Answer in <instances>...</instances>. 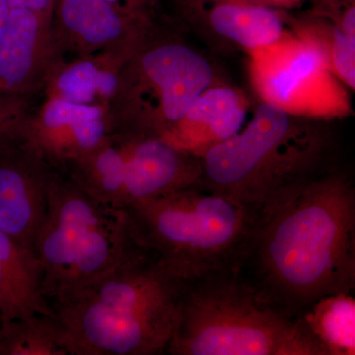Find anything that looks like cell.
I'll list each match as a JSON object with an SVG mask.
<instances>
[{
	"mask_svg": "<svg viewBox=\"0 0 355 355\" xmlns=\"http://www.w3.org/2000/svg\"><path fill=\"white\" fill-rule=\"evenodd\" d=\"M312 3L310 15L331 21L355 43V0H312Z\"/></svg>",
	"mask_w": 355,
	"mask_h": 355,
	"instance_id": "cell-22",
	"label": "cell"
},
{
	"mask_svg": "<svg viewBox=\"0 0 355 355\" xmlns=\"http://www.w3.org/2000/svg\"><path fill=\"white\" fill-rule=\"evenodd\" d=\"M2 324H3V320H2L1 315H0V331H1Z\"/></svg>",
	"mask_w": 355,
	"mask_h": 355,
	"instance_id": "cell-27",
	"label": "cell"
},
{
	"mask_svg": "<svg viewBox=\"0 0 355 355\" xmlns=\"http://www.w3.org/2000/svg\"><path fill=\"white\" fill-rule=\"evenodd\" d=\"M36 314H55L42 291L34 251L0 231V315L3 323Z\"/></svg>",
	"mask_w": 355,
	"mask_h": 355,
	"instance_id": "cell-17",
	"label": "cell"
},
{
	"mask_svg": "<svg viewBox=\"0 0 355 355\" xmlns=\"http://www.w3.org/2000/svg\"><path fill=\"white\" fill-rule=\"evenodd\" d=\"M121 12L132 17L154 21L156 0H107Z\"/></svg>",
	"mask_w": 355,
	"mask_h": 355,
	"instance_id": "cell-23",
	"label": "cell"
},
{
	"mask_svg": "<svg viewBox=\"0 0 355 355\" xmlns=\"http://www.w3.org/2000/svg\"><path fill=\"white\" fill-rule=\"evenodd\" d=\"M298 318L327 354H355V299L352 293L324 296Z\"/></svg>",
	"mask_w": 355,
	"mask_h": 355,
	"instance_id": "cell-19",
	"label": "cell"
},
{
	"mask_svg": "<svg viewBox=\"0 0 355 355\" xmlns=\"http://www.w3.org/2000/svg\"><path fill=\"white\" fill-rule=\"evenodd\" d=\"M178 6L193 27L248 57L293 33L286 15L251 0H178Z\"/></svg>",
	"mask_w": 355,
	"mask_h": 355,
	"instance_id": "cell-14",
	"label": "cell"
},
{
	"mask_svg": "<svg viewBox=\"0 0 355 355\" xmlns=\"http://www.w3.org/2000/svg\"><path fill=\"white\" fill-rule=\"evenodd\" d=\"M113 132L109 107L44 98L17 137L55 171L67 173Z\"/></svg>",
	"mask_w": 355,
	"mask_h": 355,
	"instance_id": "cell-10",
	"label": "cell"
},
{
	"mask_svg": "<svg viewBox=\"0 0 355 355\" xmlns=\"http://www.w3.org/2000/svg\"><path fill=\"white\" fill-rule=\"evenodd\" d=\"M53 26L65 60L135 50L156 29L154 21L128 16L107 0H55Z\"/></svg>",
	"mask_w": 355,
	"mask_h": 355,
	"instance_id": "cell-13",
	"label": "cell"
},
{
	"mask_svg": "<svg viewBox=\"0 0 355 355\" xmlns=\"http://www.w3.org/2000/svg\"><path fill=\"white\" fill-rule=\"evenodd\" d=\"M261 6L272 7V8H291L298 6L303 0H251Z\"/></svg>",
	"mask_w": 355,
	"mask_h": 355,
	"instance_id": "cell-25",
	"label": "cell"
},
{
	"mask_svg": "<svg viewBox=\"0 0 355 355\" xmlns=\"http://www.w3.org/2000/svg\"><path fill=\"white\" fill-rule=\"evenodd\" d=\"M248 109L249 101L242 90L223 83L214 84L161 139L184 153L202 158L212 147L241 130Z\"/></svg>",
	"mask_w": 355,
	"mask_h": 355,
	"instance_id": "cell-15",
	"label": "cell"
},
{
	"mask_svg": "<svg viewBox=\"0 0 355 355\" xmlns=\"http://www.w3.org/2000/svg\"><path fill=\"white\" fill-rule=\"evenodd\" d=\"M238 272L298 318L324 296L355 288V187L334 165L253 209Z\"/></svg>",
	"mask_w": 355,
	"mask_h": 355,
	"instance_id": "cell-1",
	"label": "cell"
},
{
	"mask_svg": "<svg viewBox=\"0 0 355 355\" xmlns=\"http://www.w3.org/2000/svg\"><path fill=\"white\" fill-rule=\"evenodd\" d=\"M0 354L76 355V350L69 330L55 313L3 323Z\"/></svg>",
	"mask_w": 355,
	"mask_h": 355,
	"instance_id": "cell-18",
	"label": "cell"
},
{
	"mask_svg": "<svg viewBox=\"0 0 355 355\" xmlns=\"http://www.w3.org/2000/svg\"><path fill=\"white\" fill-rule=\"evenodd\" d=\"M11 7H24L37 12L53 15L55 0H7Z\"/></svg>",
	"mask_w": 355,
	"mask_h": 355,
	"instance_id": "cell-24",
	"label": "cell"
},
{
	"mask_svg": "<svg viewBox=\"0 0 355 355\" xmlns=\"http://www.w3.org/2000/svg\"><path fill=\"white\" fill-rule=\"evenodd\" d=\"M249 77L261 103L296 118L327 121L352 114L347 86L331 72L321 48L304 35L293 31L249 55Z\"/></svg>",
	"mask_w": 355,
	"mask_h": 355,
	"instance_id": "cell-9",
	"label": "cell"
},
{
	"mask_svg": "<svg viewBox=\"0 0 355 355\" xmlns=\"http://www.w3.org/2000/svg\"><path fill=\"white\" fill-rule=\"evenodd\" d=\"M133 237L182 282L238 270L253 209L202 187H191L130 205Z\"/></svg>",
	"mask_w": 355,
	"mask_h": 355,
	"instance_id": "cell-5",
	"label": "cell"
},
{
	"mask_svg": "<svg viewBox=\"0 0 355 355\" xmlns=\"http://www.w3.org/2000/svg\"><path fill=\"white\" fill-rule=\"evenodd\" d=\"M218 83L216 70L200 51L155 29L121 70L109 105L113 132L161 139Z\"/></svg>",
	"mask_w": 355,
	"mask_h": 355,
	"instance_id": "cell-7",
	"label": "cell"
},
{
	"mask_svg": "<svg viewBox=\"0 0 355 355\" xmlns=\"http://www.w3.org/2000/svg\"><path fill=\"white\" fill-rule=\"evenodd\" d=\"M183 287L140 248L53 310L76 355L163 354L179 321Z\"/></svg>",
	"mask_w": 355,
	"mask_h": 355,
	"instance_id": "cell-2",
	"label": "cell"
},
{
	"mask_svg": "<svg viewBox=\"0 0 355 355\" xmlns=\"http://www.w3.org/2000/svg\"><path fill=\"white\" fill-rule=\"evenodd\" d=\"M53 172L17 135L0 140V231L32 251Z\"/></svg>",
	"mask_w": 355,
	"mask_h": 355,
	"instance_id": "cell-12",
	"label": "cell"
},
{
	"mask_svg": "<svg viewBox=\"0 0 355 355\" xmlns=\"http://www.w3.org/2000/svg\"><path fill=\"white\" fill-rule=\"evenodd\" d=\"M135 50H110L64 60L44 88V98L109 107L119 76Z\"/></svg>",
	"mask_w": 355,
	"mask_h": 355,
	"instance_id": "cell-16",
	"label": "cell"
},
{
	"mask_svg": "<svg viewBox=\"0 0 355 355\" xmlns=\"http://www.w3.org/2000/svg\"><path fill=\"white\" fill-rule=\"evenodd\" d=\"M291 29L312 39L321 48L336 78L347 88H355V43L331 21L310 15L304 19H289Z\"/></svg>",
	"mask_w": 355,
	"mask_h": 355,
	"instance_id": "cell-20",
	"label": "cell"
},
{
	"mask_svg": "<svg viewBox=\"0 0 355 355\" xmlns=\"http://www.w3.org/2000/svg\"><path fill=\"white\" fill-rule=\"evenodd\" d=\"M171 355H328L299 318L268 302L236 270L184 282Z\"/></svg>",
	"mask_w": 355,
	"mask_h": 355,
	"instance_id": "cell-3",
	"label": "cell"
},
{
	"mask_svg": "<svg viewBox=\"0 0 355 355\" xmlns=\"http://www.w3.org/2000/svg\"><path fill=\"white\" fill-rule=\"evenodd\" d=\"M34 109L32 96L0 94V140L17 135Z\"/></svg>",
	"mask_w": 355,
	"mask_h": 355,
	"instance_id": "cell-21",
	"label": "cell"
},
{
	"mask_svg": "<svg viewBox=\"0 0 355 355\" xmlns=\"http://www.w3.org/2000/svg\"><path fill=\"white\" fill-rule=\"evenodd\" d=\"M67 176L90 197L116 209L202 187V159L150 135L116 130L79 159Z\"/></svg>",
	"mask_w": 355,
	"mask_h": 355,
	"instance_id": "cell-8",
	"label": "cell"
},
{
	"mask_svg": "<svg viewBox=\"0 0 355 355\" xmlns=\"http://www.w3.org/2000/svg\"><path fill=\"white\" fill-rule=\"evenodd\" d=\"M64 60L53 15L11 7L0 44V94L34 97Z\"/></svg>",
	"mask_w": 355,
	"mask_h": 355,
	"instance_id": "cell-11",
	"label": "cell"
},
{
	"mask_svg": "<svg viewBox=\"0 0 355 355\" xmlns=\"http://www.w3.org/2000/svg\"><path fill=\"white\" fill-rule=\"evenodd\" d=\"M125 209L90 197L55 171L34 243L42 291L51 308L67 302L140 249Z\"/></svg>",
	"mask_w": 355,
	"mask_h": 355,
	"instance_id": "cell-6",
	"label": "cell"
},
{
	"mask_svg": "<svg viewBox=\"0 0 355 355\" xmlns=\"http://www.w3.org/2000/svg\"><path fill=\"white\" fill-rule=\"evenodd\" d=\"M11 6L7 0H0V44L6 34L7 23H8L9 14Z\"/></svg>",
	"mask_w": 355,
	"mask_h": 355,
	"instance_id": "cell-26",
	"label": "cell"
},
{
	"mask_svg": "<svg viewBox=\"0 0 355 355\" xmlns=\"http://www.w3.org/2000/svg\"><path fill=\"white\" fill-rule=\"evenodd\" d=\"M331 133L261 103L251 121L202 158V188L254 209L275 191L333 167Z\"/></svg>",
	"mask_w": 355,
	"mask_h": 355,
	"instance_id": "cell-4",
	"label": "cell"
}]
</instances>
